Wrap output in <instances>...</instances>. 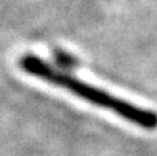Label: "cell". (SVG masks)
I'll return each mask as SVG.
<instances>
[{
	"instance_id": "7a4b0ae2",
	"label": "cell",
	"mask_w": 157,
	"mask_h": 156,
	"mask_svg": "<svg viewBox=\"0 0 157 156\" xmlns=\"http://www.w3.org/2000/svg\"><path fill=\"white\" fill-rule=\"evenodd\" d=\"M55 58H57V62L62 66H73L75 65V58L72 57V55H69L68 53L62 51V50L55 51Z\"/></svg>"
},
{
	"instance_id": "6da1fadb",
	"label": "cell",
	"mask_w": 157,
	"mask_h": 156,
	"mask_svg": "<svg viewBox=\"0 0 157 156\" xmlns=\"http://www.w3.org/2000/svg\"><path fill=\"white\" fill-rule=\"evenodd\" d=\"M19 66L26 73L44 80V82H48L50 84H54L57 87L65 88L78 98L91 102L95 107L112 111L116 115H119L120 118L125 119L127 122H131L132 124H136V126L146 130L157 129L156 112L135 107L134 104H130L121 98H117V97L112 96L101 88L94 87L88 83H84L83 80L51 66L48 62L39 58L37 55L25 54L19 60Z\"/></svg>"
}]
</instances>
